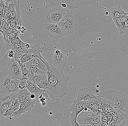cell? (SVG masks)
I'll return each mask as SVG.
<instances>
[{
  "label": "cell",
  "instance_id": "6da1fadb",
  "mask_svg": "<svg viewBox=\"0 0 128 126\" xmlns=\"http://www.w3.org/2000/svg\"><path fill=\"white\" fill-rule=\"evenodd\" d=\"M48 68V87L46 93L51 102L54 104L60 103L61 100L68 91V81L70 77L66 75L63 72L52 66L48 61H45Z\"/></svg>",
  "mask_w": 128,
  "mask_h": 126
},
{
  "label": "cell",
  "instance_id": "7a4b0ae2",
  "mask_svg": "<svg viewBox=\"0 0 128 126\" xmlns=\"http://www.w3.org/2000/svg\"><path fill=\"white\" fill-rule=\"evenodd\" d=\"M97 97L103 103H108L119 112L125 120H128V96L122 92L112 90L98 94Z\"/></svg>",
  "mask_w": 128,
  "mask_h": 126
},
{
  "label": "cell",
  "instance_id": "3957f363",
  "mask_svg": "<svg viewBox=\"0 0 128 126\" xmlns=\"http://www.w3.org/2000/svg\"><path fill=\"white\" fill-rule=\"evenodd\" d=\"M58 23L64 36L72 35L78 27L76 17L70 14L65 15Z\"/></svg>",
  "mask_w": 128,
  "mask_h": 126
},
{
  "label": "cell",
  "instance_id": "277c9868",
  "mask_svg": "<svg viewBox=\"0 0 128 126\" xmlns=\"http://www.w3.org/2000/svg\"><path fill=\"white\" fill-rule=\"evenodd\" d=\"M48 2L53 5H61L62 7L72 9L83 5L94 4L97 0H48Z\"/></svg>",
  "mask_w": 128,
  "mask_h": 126
},
{
  "label": "cell",
  "instance_id": "5b68a950",
  "mask_svg": "<svg viewBox=\"0 0 128 126\" xmlns=\"http://www.w3.org/2000/svg\"><path fill=\"white\" fill-rule=\"evenodd\" d=\"M49 63L56 68L63 72L67 63V58L60 50L54 52L49 58Z\"/></svg>",
  "mask_w": 128,
  "mask_h": 126
},
{
  "label": "cell",
  "instance_id": "8992f818",
  "mask_svg": "<svg viewBox=\"0 0 128 126\" xmlns=\"http://www.w3.org/2000/svg\"><path fill=\"white\" fill-rule=\"evenodd\" d=\"M44 29L45 32L53 39H58L64 36L58 23H46Z\"/></svg>",
  "mask_w": 128,
  "mask_h": 126
},
{
  "label": "cell",
  "instance_id": "52a82bcc",
  "mask_svg": "<svg viewBox=\"0 0 128 126\" xmlns=\"http://www.w3.org/2000/svg\"><path fill=\"white\" fill-rule=\"evenodd\" d=\"M66 15V11L58 7L51 8L46 12L45 17L48 22L58 23Z\"/></svg>",
  "mask_w": 128,
  "mask_h": 126
},
{
  "label": "cell",
  "instance_id": "ba28073f",
  "mask_svg": "<svg viewBox=\"0 0 128 126\" xmlns=\"http://www.w3.org/2000/svg\"><path fill=\"white\" fill-rule=\"evenodd\" d=\"M8 76L12 79L20 80L22 77V71L20 64L14 58L10 59L8 63Z\"/></svg>",
  "mask_w": 128,
  "mask_h": 126
},
{
  "label": "cell",
  "instance_id": "9c48e42d",
  "mask_svg": "<svg viewBox=\"0 0 128 126\" xmlns=\"http://www.w3.org/2000/svg\"><path fill=\"white\" fill-rule=\"evenodd\" d=\"M20 80L12 79L9 84L5 86H0V97L12 95L17 93L20 89L18 88Z\"/></svg>",
  "mask_w": 128,
  "mask_h": 126
},
{
  "label": "cell",
  "instance_id": "30bf717a",
  "mask_svg": "<svg viewBox=\"0 0 128 126\" xmlns=\"http://www.w3.org/2000/svg\"><path fill=\"white\" fill-rule=\"evenodd\" d=\"M95 115L91 110L85 108L78 116L77 121L80 126H92V120Z\"/></svg>",
  "mask_w": 128,
  "mask_h": 126
},
{
  "label": "cell",
  "instance_id": "8fae6325",
  "mask_svg": "<svg viewBox=\"0 0 128 126\" xmlns=\"http://www.w3.org/2000/svg\"><path fill=\"white\" fill-rule=\"evenodd\" d=\"M50 49V48L48 45L44 44L42 46L39 44L30 45V48L28 49V51L33 53L35 57H39L45 61L46 60L42 56L41 53L44 51H48Z\"/></svg>",
  "mask_w": 128,
  "mask_h": 126
},
{
  "label": "cell",
  "instance_id": "7c38bea8",
  "mask_svg": "<svg viewBox=\"0 0 128 126\" xmlns=\"http://www.w3.org/2000/svg\"><path fill=\"white\" fill-rule=\"evenodd\" d=\"M26 87L31 94H34L36 96L37 99H38L40 95L46 93L47 91L46 90L40 88L37 84L28 80L26 81Z\"/></svg>",
  "mask_w": 128,
  "mask_h": 126
},
{
  "label": "cell",
  "instance_id": "4fadbf2b",
  "mask_svg": "<svg viewBox=\"0 0 128 126\" xmlns=\"http://www.w3.org/2000/svg\"><path fill=\"white\" fill-rule=\"evenodd\" d=\"M92 90L88 88L82 87L78 91L77 99L80 101L88 100L96 98Z\"/></svg>",
  "mask_w": 128,
  "mask_h": 126
},
{
  "label": "cell",
  "instance_id": "5bb4252c",
  "mask_svg": "<svg viewBox=\"0 0 128 126\" xmlns=\"http://www.w3.org/2000/svg\"><path fill=\"white\" fill-rule=\"evenodd\" d=\"M84 107L82 101H80L76 99L73 101L72 105L70 107L68 111L71 112H75L77 117L78 115L84 110Z\"/></svg>",
  "mask_w": 128,
  "mask_h": 126
},
{
  "label": "cell",
  "instance_id": "9a60e30c",
  "mask_svg": "<svg viewBox=\"0 0 128 126\" xmlns=\"http://www.w3.org/2000/svg\"><path fill=\"white\" fill-rule=\"evenodd\" d=\"M112 113V119L108 122V126H117L122 122L126 121L121 115L117 111Z\"/></svg>",
  "mask_w": 128,
  "mask_h": 126
},
{
  "label": "cell",
  "instance_id": "2e32d148",
  "mask_svg": "<svg viewBox=\"0 0 128 126\" xmlns=\"http://www.w3.org/2000/svg\"><path fill=\"white\" fill-rule=\"evenodd\" d=\"M31 93L29 91L27 88L20 90L16 94L12 95V97L15 100H18L20 102H23L27 98L29 97Z\"/></svg>",
  "mask_w": 128,
  "mask_h": 126
},
{
  "label": "cell",
  "instance_id": "e0dca14e",
  "mask_svg": "<svg viewBox=\"0 0 128 126\" xmlns=\"http://www.w3.org/2000/svg\"><path fill=\"white\" fill-rule=\"evenodd\" d=\"M32 63L36 65L39 69L42 71L47 72L48 68L46 63L42 59L38 57H35L30 60Z\"/></svg>",
  "mask_w": 128,
  "mask_h": 126
},
{
  "label": "cell",
  "instance_id": "ac0fdd59",
  "mask_svg": "<svg viewBox=\"0 0 128 126\" xmlns=\"http://www.w3.org/2000/svg\"><path fill=\"white\" fill-rule=\"evenodd\" d=\"M113 20L117 18H120L124 15V11L120 6L113 7L110 9Z\"/></svg>",
  "mask_w": 128,
  "mask_h": 126
},
{
  "label": "cell",
  "instance_id": "d6986e66",
  "mask_svg": "<svg viewBox=\"0 0 128 126\" xmlns=\"http://www.w3.org/2000/svg\"><path fill=\"white\" fill-rule=\"evenodd\" d=\"M24 64L26 65L27 68L31 73L48 75L47 72L42 71L40 69H39L36 65L32 63L30 60L24 63Z\"/></svg>",
  "mask_w": 128,
  "mask_h": 126
},
{
  "label": "cell",
  "instance_id": "ffe728a7",
  "mask_svg": "<svg viewBox=\"0 0 128 126\" xmlns=\"http://www.w3.org/2000/svg\"><path fill=\"white\" fill-rule=\"evenodd\" d=\"M32 73L31 81L36 84H37L40 81L48 79V75L44 74Z\"/></svg>",
  "mask_w": 128,
  "mask_h": 126
},
{
  "label": "cell",
  "instance_id": "44dd1931",
  "mask_svg": "<svg viewBox=\"0 0 128 126\" xmlns=\"http://www.w3.org/2000/svg\"><path fill=\"white\" fill-rule=\"evenodd\" d=\"M28 111L24 104V101L21 102L20 109L18 111L13 112L12 115V118H16L20 117L22 114H24Z\"/></svg>",
  "mask_w": 128,
  "mask_h": 126
},
{
  "label": "cell",
  "instance_id": "7402d4cb",
  "mask_svg": "<svg viewBox=\"0 0 128 126\" xmlns=\"http://www.w3.org/2000/svg\"><path fill=\"white\" fill-rule=\"evenodd\" d=\"M20 65L22 71V77H24L27 80L31 81L32 77L31 72L29 71L24 64H21Z\"/></svg>",
  "mask_w": 128,
  "mask_h": 126
},
{
  "label": "cell",
  "instance_id": "603a6c76",
  "mask_svg": "<svg viewBox=\"0 0 128 126\" xmlns=\"http://www.w3.org/2000/svg\"><path fill=\"white\" fill-rule=\"evenodd\" d=\"M24 102L25 106L28 111L32 110L36 104L35 99H32L30 97L24 100Z\"/></svg>",
  "mask_w": 128,
  "mask_h": 126
},
{
  "label": "cell",
  "instance_id": "cb8c5ba5",
  "mask_svg": "<svg viewBox=\"0 0 128 126\" xmlns=\"http://www.w3.org/2000/svg\"><path fill=\"white\" fill-rule=\"evenodd\" d=\"M112 119V113L111 112H107L102 114L101 117V124L100 126H103V124L106 123H108Z\"/></svg>",
  "mask_w": 128,
  "mask_h": 126
},
{
  "label": "cell",
  "instance_id": "d4e9b609",
  "mask_svg": "<svg viewBox=\"0 0 128 126\" xmlns=\"http://www.w3.org/2000/svg\"><path fill=\"white\" fill-rule=\"evenodd\" d=\"M15 100L12 95H6L0 97V104L7 103L12 104L14 100Z\"/></svg>",
  "mask_w": 128,
  "mask_h": 126
},
{
  "label": "cell",
  "instance_id": "484cf974",
  "mask_svg": "<svg viewBox=\"0 0 128 126\" xmlns=\"http://www.w3.org/2000/svg\"><path fill=\"white\" fill-rule=\"evenodd\" d=\"M12 104L7 103H4L0 104V119H4V115Z\"/></svg>",
  "mask_w": 128,
  "mask_h": 126
},
{
  "label": "cell",
  "instance_id": "4316f807",
  "mask_svg": "<svg viewBox=\"0 0 128 126\" xmlns=\"http://www.w3.org/2000/svg\"><path fill=\"white\" fill-rule=\"evenodd\" d=\"M114 21L115 23L116 27L119 31L120 34L123 35L126 33L124 31L122 28V23L121 21L120 18H117L113 20Z\"/></svg>",
  "mask_w": 128,
  "mask_h": 126
},
{
  "label": "cell",
  "instance_id": "83f0119b",
  "mask_svg": "<svg viewBox=\"0 0 128 126\" xmlns=\"http://www.w3.org/2000/svg\"><path fill=\"white\" fill-rule=\"evenodd\" d=\"M15 100H14L12 105L10 106L6 110V111L4 112V118H8L10 120H12V115L14 112L13 111V104Z\"/></svg>",
  "mask_w": 128,
  "mask_h": 126
},
{
  "label": "cell",
  "instance_id": "f1b7e54d",
  "mask_svg": "<svg viewBox=\"0 0 128 126\" xmlns=\"http://www.w3.org/2000/svg\"><path fill=\"white\" fill-rule=\"evenodd\" d=\"M102 110L103 114L106 113L107 112H110L112 113L115 111L116 110L114 109L113 107L110 106L108 103H103L102 107Z\"/></svg>",
  "mask_w": 128,
  "mask_h": 126
},
{
  "label": "cell",
  "instance_id": "f546056e",
  "mask_svg": "<svg viewBox=\"0 0 128 126\" xmlns=\"http://www.w3.org/2000/svg\"><path fill=\"white\" fill-rule=\"evenodd\" d=\"M70 121L71 125L72 126H80V124L77 121V117L76 115V113L75 112H72L70 114Z\"/></svg>",
  "mask_w": 128,
  "mask_h": 126
},
{
  "label": "cell",
  "instance_id": "4dcf8cb0",
  "mask_svg": "<svg viewBox=\"0 0 128 126\" xmlns=\"http://www.w3.org/2000/svg\"><path fill=\"white\" fill-rule=\"evenodd\" d=\"M37 85L41 89L48 90V79L40 81Z\"/></svg>",
  "mask_w": 128,
  "mask_h": 126
},
{
  "label": "cell",
  "instance_id": "1f68e13d",
  "mask_svg": "<svg viewBox=\"0 0 128 126\" xmlns=\"http://www.w3.org/2000/svg\"><path fill=\"white\" fill-rule=\"evenodd\" d=\"M20 0H0V3L8 6L11 4H20Z\"/></svg>",
  "mask_w": 128,
  "mask_h": 126
},
{
  "label": "cell",
  "instance_id": "d6a6232c",
  "mask_svg": "<svg viewBox=\"0 0 128 126\" xmlns=\"http://www.w3.org/2000/svg\"><path fill=\"white\" fill-rule=\"evenodd\" d=\"M32 59V57L26 55V53L22 54V55L20 58V63L19 64L20 65L21 64L24 63H26V62L30 61Z\"/></svg>",
  "mask_w": 128,
  "mask_h": 126
},
{
  "label": "cell",
  "instance_id": "836d02e7",
  "mask_svg": "<svg viewBox=\"0 0 128 126\" xmlns=\"http://www.w3.org/2000/svg\"><path fill=\"white\" fill-rule=\"evenodd\" d=\"M12 79L8 76H7L2 80L0 82V86H5L9 84L11 81Z\"/></svg>",
  "mask_w": 128,
  "mask_h": 126
},
{
  "label": "cell",
  "instance_id": "e575fe53",
  "mask_svg": "<svg viewBox=\"0 0 128 126\" xmlns=\"http://www.w3.org/2000/svg\"><path fill=\"white\" fill-rule=\"evenodd\" d=\"M9 23L10 24L11 28H16L18 25H19L22 26V23H21L20 21L16 20H12V21L9 22Z\"/></svg>",
  "mask_w": 128,
  "mask_h": 126
},
{
  "label": "cell",
  "instance_id": "d590c367",
  "mask_svg": "<svg viewBox=\"0 0 128 126\" xmlns=\"http://www.w3.org/2000/svg\"><path fill=\"white\" fill-rule=\"evenodd\" d=\"M26 81H27V80L24 77H22V79H21L20 84H19V86H18V88H20V90H22V89L26 88Z\"/></svg>",
  "mask_w": 128,
  "mask_h": 126
},
{
  "label": "cell",
  "instance_id": "8d00e7d4",
  "mask_svg": "<svg viewBox=\"0 0 128 126\" xmlns=\"http://www.w3.org/2000/svg\"><path fill=\"white\" fill-rule=\"evenodd\" d=\"M20 104V102H19L18 100H15L13 104L14 112L19 110Z\"/></svg>",
  "mask_w": 128,
  "mask_h": 126
},
{
  "label": "cell",
  "instance_id": "74e56055",
  "mask_svg": "<svg viewBox=\"0 0 128 126\" xmlns=\"http://www.w3.org/2000/svg\"><path fill=\"white\" fill-rule=\"evenodd\" d=\"M6 55L8 56V57L10 59L14 58L15 56V51L13 49H10L7 51V53Z\"/></svg>",
  "mask_w": 128,
  "mask_h": 126
},
{
  "label": "cell",
  "instance_id": "f35d334b",
  "mask_svg": "<svg viewBox=\"0 0 128 126\" xmlns=\"http://www.w3.org/2000/svg\"><path fill=\"white\" fill-rule=\"evenodd\" d=\"M82 101L84 108H88V109H89V110H90L92 108L91 106V105H90V104L88 100H86V101L83 100V101Z\"/></svg>",
  "mask_w": 128,
  "mask_h": 126
},
{
  "label": "cell",
  "instance_id": "ab89813d",
  "mask_svg": "<svg viewBox=\"0 0 128 126\" xmlns=\"http://www.w3.org/2000/svg\"><path fill=\"white\" fill-rule=\"evenodd\" d=\"M4 47V36H2V35H0V51Z\"/></svg>",
  "mask_w": 128,
  "mask_h": 126
},
{
  "label": "cell",
  "instance_id": "60d3db41",
  "mask_svg": "<svg viewBox=\"0 0 128 126\" xmlns=\"http://www.w3.org/2000/svg\"><path fill=\"white\" fill-rule=\"evenodd\" d=\"M6 22L5 17L4 14H2L0 16V23L1 27H2Z\"/></svg>",
  "mask_w": 128,
  "mask_h": 126
},
{
  "label": "cell",
  "instance_id": "b9f144b4",
  "mask_svg": "<svg viewBox=\"0 0 128 126\" xmlns=\"http://www.w3.org/2000/svg\"><path fill=\"white\" fill-rule=\"evenodd\" d=\"M2 28L4 31L8 30L11 28V26L9 22H6L1 27Z\"/></svg>",
  "mask_w": 128,
  "mask_h": 126
},
{
  "label": "cell",
  "instance_id": "7bdbcfd3",
  "mask_svg": "<svg viewBox=\"0 0 128 126\" xmlns=\"http://www.w3.org/2000/svg\"><path fill=\"white\" fill-rule=\"evenodd\" d=\"M5 5L4 4L0 3V13L1 14H4V8Z\"/></svg>",
  "mask_w": 128,
  "mask_h": 126
},
{
  "label": "cell",
  "instance_id": "ee69618b",
  "mask_svg": "<svg viewBox=\"0 0 128 126\" xmlns=\"http://www.w3.org/2000/svg\"><path fill=\"white\" fill-rule=\"evenodd\" d=\"M125 27L126 30L128 31V22L127 21H126L124 23Z\"/></svg>",
  "mask_w": 128,
  "mask_h": 126
},
{
  "label": "cell",
  "instance_id": "f6af8a7d",
  "mask_svg": "<svg viewBox=\"0 0 128 126\" xmlns=\"http://www.w3.org/2000/svg\"><path fill=\"white\" fill-rule=\"evenodd\" d=\"M25 47L26 48V49H27V50L29 49L30 48V45L29 44L27 43H26L25 44Z\"/></svg>",
  "mask_w": 128,
  "mask_h": 126
},
{
  "label": "cell",
  "instance_id": "bcb514c9",
  "mask_svg": "<svg viewBox=\"0 0 128 126\" xmlns=\"http://www.w3.org/2000/svg\"><path fill=\"white\" fill-rule=\"evenodd\" d=\"M30 97L32 99H35L36 98V96L34 94H31Z\"/></svg>",
  "mask_w": 128,
  "mask_h": 126
},
{
  "label": "cell",
  "instance_id": "7dc6e473",
  "mask_svg": "<svg viewBox=\"0 0 128 126\" xmlns=\"http://www.w3.org/2000/svg\"><path fill=\"white\" fill-rule=\"evenodd\" d=\"M42 106H44H44H45L46 105V102H44V103H42Z\"/></svg>",
  "mask_w": 128,
  "mask_h": 126
},
{
  "label": "cell",
  "instance_id": "c3c4849f",
  "mask_svg": "<svg viewBox=\"0 0 128 126\" xmlns=\"http://www.w3.org/2000/svg\"><path fill=\"white\" fill-rule=\"evenodd\" d=\"M105 15L106 16H109V13L108 12H106L105 13Z\"/></svg>",
  "mask_w": 128,
  "mask_h": 126
},
{
  "label": "cell",
  "instance_id": "681fc988",
  "mask_svg": "<svg viewBox=\"0 0 128 126\" xmlns=\"http://www.w3.org/2000/svg\"><path fill=\"white\" fill-rule=\"evenodd\" d=\"M96 93H97V94H99V93H100V91H99V90H96Z\"/></svg>",
  "mask_w": 128,
  "mask_h": 126
},
{
  "label": "cell",
  "instance_id": "f907efd6",
  "mask_svg": "<svg viewBox=\"0 0 128 126\" xmlns=\"http://www.w3.org/2000/svg\"><path fill=\"white\" fill-rule=\"evenodd\" d=\"M49 115H51L52 116V112H50L49 113Z\"/></svg>",
  "mask_w": 128,
  "mask_h": 126
},
{
  "label": "cell",
  "instance_id": "816d5d0a",
  "mask_svg": "<svg viewBox=\"0 0 128 126\" xmlns=\"http://www.w3.org/2000/svg\"><path fill=\"white\" fill-rule=\"evenodd\" d=\"M96 87L97 88H98L100 87V85H97L96 86Z\"/></svg>",
  "mask_w": 128,
  "mask_h": 126
},
{
  "label": "cell",
  "instance_id": "f5cc1de1",
  "mask_svg": "<svg viewBox=\"0 0 128 126\" xmlns=\"http://www.w3.org/2000/svg\"><path fill=\"white\" fill-rule=\"evenodd\" d=\"M2 33L0 31V35H2Z\"/></svg>",
  "mask_w": 128,
  "mask_h": 126
},
{
  "label": "cell",
  "instance_id": "db71d44e",
  "mask_svg": "<svg viewBox=\"0 0 128 126\" xmlns=\"http://www.w3.org/2000/svg\"><path fill=\"white\" fill-rule=\"evenodd\" d=\"M98 0H97V1Z\"/></svg>",
  "mask_w": 128,
  "mask_h": 126
}]
</instances>
